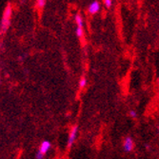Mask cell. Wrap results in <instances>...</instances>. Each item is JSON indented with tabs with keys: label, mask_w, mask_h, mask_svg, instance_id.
I'll return each instance as SVG.
<instances>
[{
	"label": "cell",
	"mask_w": 159,
	"mask_h": 159,
	"mask_svg": "<svg viewBox=\"0 0 159 159\" xmlns=\"http://www.w3.org/2000/svg\"><path fill=\"white\" fill-rule=\"evenodd\" d=\"M100 11V3L98 1H93L88 7V12L90 14H95Z\"/></svg>",
	"instance_id": "277c9868"
},
{
	"label": "cell",
	"mask_w": 159,
	"mask_h": 159,
	"mask_svg": "<svg viewBox=\"0 0 159 159\" xmlns=\"http://www.w3.org/2000/svg\"><path fill=\"white\" fill-rule=\"evenodd\" d=\"M47 3V0H36V7L38 9H43Z\"/></svg>",
	"instance_id": "52a82bcc"
},
{
	"label": "cell",
	"mask_w": 159,
	"mask_h": 159,
	"mask_svg": "<svg viewBox=\"0 0 159 159\" xmlns=\"http://www.w3.org/2000/svg\"><path fill=\"white\" fill-rule=\"evenodd\" d=\"M77 133H78V128H77V126H74L73 128H71L70 132V134H69L68 144H67L68 148H70L71 146H73V144L75 143V141L76 139Z\"/></svg>",
	"instance_id": "7a4b0ae2"
},
{
	"label": "cell",
	"mask_w": 159,
	"mask_h": 159,
	"mask_svg": "<svg viewBox=\"0 0 159 159\" xmlns=\"http://www.w3.org/2000/svg\"><path fill=\"white\" fill-rule=\"evenodd\" d=\"M158 82H159V80H158Z\"/></svg>",
	"instance_id": "5bb4252c"
},
{
	"label": "cell",
	"mask_w": 159,
	"mask_h": 159,
	"mask_svg": "<svg viewBox=\"0 0 159 159\" xmlns=\"http://www.w3.org/2000/svg\"><path fill=\"white\" fill-rule=\"evenodd\" d=\"M44 154H42L41 152H36V154H35V158L36 159H43V158H44Z\"/></svg>",
	"instance_id": "8fae6325"
},
{
	"label": "cell",
	"mask_w": 159,
	"mask_h": 159,
	"mask_svg": "<svg viewBox=\"0 0 159 159\" xmlns=\"http://www.w3.org/2000/svg\"><path fill=\"white\" fill-rule=\"evenodd\" d=\"M75 34L78 37H83L84 35V30L83 28H80V27H77L76 28V31H75Z\"/></svg>",
	"instance_id": "9c48e42d"
},
{
	"label": "cell",
	"mask_w": 159,
	"mask_h": 159,
	"mask_svg": "<svg viewBox=\"0 0 159 159\" xmlns=\"http://www.w3.org/2000/svg\"><path fill=\"white\" fill-rule=\"evenodd\" d=\"M50 149H51V142L45 140V141H42L41 145H40V147H39L38 152H41L42 154H44V155H45V154L47 153V152H48Z\"/></svg>",
	"instance_id": "5b68a950"
},
{
	"label": "cell",
	"mask_w": 159,
	"mask_h": 159,
	"mask_svg": "<svg viewBox=\"0 0 159 159\" xmlns=\"http://www.w3.org/2000/svg\"><path fill=\"white\" fill-rule=\"evenodd\" d=\"M134 147V140L132 139V137L129 136H127L123 142V148L125 150V152H132L133 149Z\"/></svg>",
	"instance_id": "3957f363"
},
{
	"label": "cell",
	"mask_w": 159,
	"mask_h": 159,
	"mask_svg": "<svg viewBox=\"0 0 159 159\" xmlns=\"http://www.w3.org/2000/svg\"><path fill=\"white\" fill-rule=\"evenodd\" d=\"M75 21L77 25V27H80V28H83V18L80 14H76L75 17Z\"/></svg>",
	"instance_id": "8992f818"
},
{
	"label": "cell",
	"mask_w": 159,
	"mask_h": 159,
	"mask_svg": "<svg viewBox=\"0 0 159 159\" xmlns=\"http://www.w3.org/2000/svg\"><path fill=\"white\" fill-rule=\"evenodd\" d=\"M129 115L131 116L132 118H135L136 117V112L134 111H129Z\"/></svg>",
	"instance_id": "7c38bea8"
},
{
	"label": "cell",
	"mask_w": 159,
	"mask_h": 159,
	"mask_svg": "<svg viewBox=\"0 0 159 159\" xmlns=\"http://www.w3.org/2000/svg\"><path fill=\"white\" fill-rule=\"evenodd\" d=\"M12 14V7L11 4H8L7 7L4 10L3 12V16L1 19V33L7 32V30L10 27L11 24V17Z\"/></svg>",
	"instance_id": "6da1fadb"
},
{
	"label": "cell",
	"mask_w": 159,
	"mask_h": 159,
	"mask_svg": "<svg viewBox=\"0 0 159 159\" xmlns=\"http://www.w3.org/2000/svg\"><path fill=\"white\" fill-rule=\"evenodd\" d=\"M56 159H59V158H56Z\"/></svg>",
	"instance_id": "4fadbf2b"
},
{
	"label": "cell",
	"mask_w": 159,
	"mask_h": 159,
	"mask_svg": "<svg viewBox=\"0 0 159 159\" xmlns=\"http://www.w3.org/2000/svg\"><path fill=\"white\" fill-rule=\"evenodd\" d=\"M86 86H87V79H86V77H81L80 80H79V89L83 90Z\"/></svg>",
	"instance_id": "ba28073f"
},
{
	"label": "cell",
	"mask_w": 159,
	"mask_h": 159,
	"mask_svg": "<svg viewBox=\"0 0 159 159\" xmlns=\"http://www.w3.org/2000/svg\"><path fill=\"white\" fill-rule=\"evenodd\" d=\"M104 4L107 9H110L112 6V0H104Z\"/></svg>",
	"instance_id": "30bf717a"
}]
</instances>
